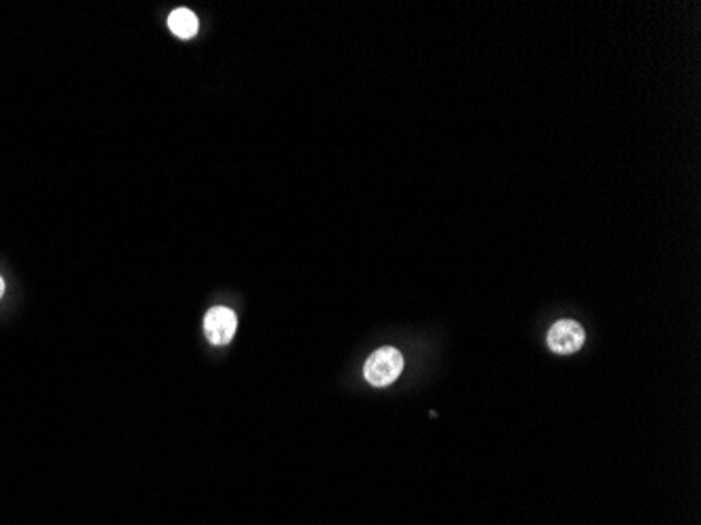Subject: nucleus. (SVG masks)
<instances>
[{"label":"nucleus","instance_id":"4","mask_svg":"<svg viewBox=\"0 0 701 525\" xmlns=\"http://www.w3.org/2000/svg\"><path fill=\"white\" fill-rule=\"evenodd\" d=\"M168 28L183 40L194 38L198 34V17L189 9H175L171 15H168Z\"/></svg>","mask_w":701,"mask_h":525},{"label":"nucleus","instance_id":"1","mask_svg":"<svg viewBox=\"0 0 701 525\" xmlns=\"http://www.w3.org/2000/svg\"><path fill=\"white\" fill-rule=\"evenodd\" d=\"M403 355L395 347H380L376 349L364 366V376L372 387H387L395 383L403 372Z\"/></svg>","mask_w":701,"mask_h":525},{"label":"nucleus","instance_id":"5","mask_svg":"<svg viewBox=\"0 0 701 525\" xmlns=\"http://www.w3.org/2000/svg\"><path fill=\"white\" fill-rule=\"evenodd\" d=\"M3 294H5V280L0 276V299H3Z\"/></svg>","mask_w":701,"mask_h":525},{"label":"nucleus","instance_id":"2","mask_svg":"<svg viewBox=\"0 0 701 525\" xmlns=\"http://www.w3.org/2000/svg\"><path fill=\"white\" fill-rule=\"evenodd\" d=\"M586 332L584 328L573 320H561L552 326L546 334V345L552 353L559 355H571L584 347Z\"/></svg>","mask_w":701,"mask_h":525},{"label":"nucleus","instance_id":"3","mask_svg":"<svg viewBox=\"0 0 701 525\" xmlns=\"http://www.w3.org/2000/svg\"><path fill=\"white\" fill-rule=\"evenodd\" d=\"M238 330L236 313L227 307H212L204 318V334L212 345H227L231 343Z\"/></svg>","mask_w":701,"mask_h":525}]
</instances>
